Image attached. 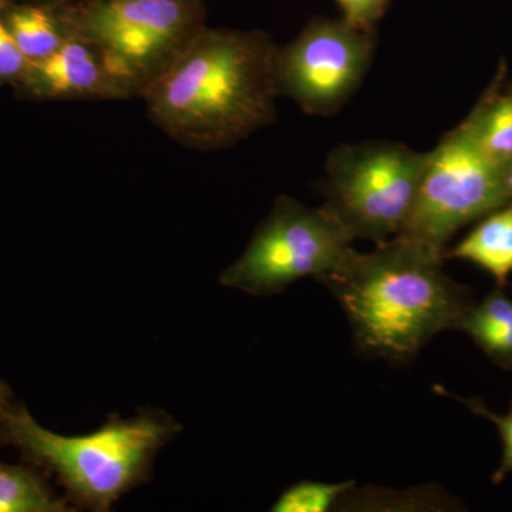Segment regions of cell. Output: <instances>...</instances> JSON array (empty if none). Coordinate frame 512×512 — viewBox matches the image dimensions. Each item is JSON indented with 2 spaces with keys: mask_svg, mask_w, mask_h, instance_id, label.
<instances>
[{
  "mask_svg": "<svg viewBox=\"0 0 512 512\" xmlns=\"http://www.w3.org/2000/svg\"><path fill=\"white\" fill-rule=\"evenodd\" d=\"M16 86L33 99L126 100L97 50L69 36L53 55L30 62Z\"/></svg>",
  "mask_w": 512,
  "mask_h": 512,
  "instance_id": "9",
  "label": "cell"
},
{
  "mask_svg": "<svg viewBox=\"0 0 512 512\" xmlns=\"http://www.w3.org/2000/svg\"><path fill=\"white\" fill-rule=\"evenodd\" d=\"M464 123L495 163L507 165L512 161V93L491 89Z\"/></svg>",
  "mask_w": 512,
  "mask_h": 512,
  "instance_id": "13",
  "label": "cell"
},
{
  "mask_svg": "<svg viewBox=\"0 0 512 512\" xmlns=\"http://www.w3.org/2000/svg\"><path fill=\"white\" fill-rule=\"evenodd\" d=\"M353 239L320 208L279 195L244 254L220 275V284L252 296L281 293L306 276L318 279L346 261Z\"/></svg>",
  "mask_w": 512,
  "mask_h": 512,
  "instance_id": "6",
  "label": "cell"
},
{
  "mask_svg": "<svg viewBox=\"0 0 512 512\" xmlns=\"http://www.w3.org/2000/svg\"><path fill=\"white\" fill-rule=\"evenodd\" d=\"M28 64V59L20 52L5 20L0 16V84L16 86L25 74Z\"/></svg>",
  "mask_w": 512,
  "mask_h": 512,
  "instance_id": "17",
  "label": "cell"
},
{
  "mask_svg": "<svg viewBox=\"0 0 512 512\" xmlns=\"http://www.w3.org/2000/svg\"><path fill=\"white\" fill-rule=\"evenodd\" d=\"M343 12V20L353 28L375 30L390 0H336Z\"/></svg>",
  "mask_w": 512,
  "mask_h": 512,
  "instance_id": "18",
  "label": "cell"
},
{
  "mask_svg": "<svg viewBox=\"0 0 512 512\" xmlns=\"http://www.w3.org/2000/svg\"><path fill=\"white\" fill-rule=\"evenodd\" d=\"M427 154L393 141L340 144L326 160L322 208L346 234L376 245L402 232Z\"/></svg>",
  "mask_w": 512,
  "mask_h": 512,
  "instance_id": "5",
  "label": "cell"
},
{
  "mask_svg": "<svg viewBox=\"0 0 512 512\" xmlns=\"http://www.w3.org/2000/svg\"><path fill=\"white\" fill-rule=\"evenodd\" d=\"M443 261L437 249L397 235L367 254L353 249L318 281L348 316L357 350L407 363L434 336L457 329L474 303L467 286L448 278Z\"/></svg>",
  "mask_w": 512,
  "mask_h": 512,
  "instance_id": "2",
  "label": "cell"
},
{
  "mask_svg": "<svg viewBox=\"0 0 512 512\" xmlns=\"http://www.w3.org/2000/svg\"><path fill=\"white\" fill-rule=\"evenodd\" d=\"M504 168L484 153L467 124H460L427 154L416 201L400 237L444 254L458 229L510 204Z\"/></svg>",
  "mask_w": 512,
  "mask_h": 512,
  "instance_id": "7",
  "label": "cell"
},
{
  "mask_svg": "<svg viewBox=\"0 0 512 512\" xmlns=\"http://www.w3.org/2000/svg\"><path fill=\"white\" fill-rule=\"evenodd\" d=\"M355 481H301L286 488L272 505L274 512H326L355 490Z\"/></svg>",
  "mask_w": 512,
  "mask_h": 512,
  "instance_id": "15",
  "label": "cell"
},
{
  "mask_svg": "<svg viewBox=\"0 0 512 512\" xmlns=\"http://www.w3.org/2000/svg\"><path fill=\"white\" fill-rule=\"evenodd\" d=\"M72 511L40 474L25 466L0 463V512Z\"/></svg>",
  "mask_w": 512,
  "mask_h": 512,
  "instance_id": "14",
  "label": "cell"
},
{
  "mask_svg": "<svg viewBox=\"0 0 512 512\" xmlns=\"http://www.w3.org/2000/svg\"><path fill=\"white\" fill-rule=\"evenodd\" d=\"M0 427L3 439L56 474L70 501L99 512L147 483L158 451L181 430L168 414L144 409L130 419L111 414L87 436H60L40 426L25 406H10Z\"/></svg>",
  "mask_w": 512,
  "mask_h": 512,
  "instance_id": "3",
  "label": "cell"
},
{
  "mask_svg": "<svg viewBox=\"0 0 512 512\" xmlns=\"http://www.w3.org/2000/svg\"><path fill=\"white\" fill-rule=\"evenodd\" d=\"M2 18L29 63L53 55L69 37L62 16L43 6H16Z\"/></svg>",
  "mask_w": 512,
  "mask_h": 512,
  "instance_id": "12",
  "label": "cell"
},
{
  "mask_svg": "<svg viewBox=\"0 0 512 512\" xmlns=\"http://www.w3.org/2000/svg\"><path fill=\"white\" fill-rule=\"evenodd\" d=\"M278 46L266 33L204 28L141 99L190 150H227L276 119Z\"/></svg>",
  "mask_w": 512,
  "mask_h": 512,
  "instance_id": "1",
  "label": "cell"
},
{
  "mask_svg": "<svg viewBox=\"0 0 512 512\" xmlns=\"http://www.w3.org/2000/svg\"><path fill=\"white\" fill-rule=\"evenodd\" d=\"M10 409V392L5 383L0 382V419Z\"/></svg>",
  "mask_w": 512,
  "mask_h": 512,
  "instance_id": "19",
  "label": "cell"
},
{
  "mask_svg": "<svg viewBox=\"0 0 512 512\" xmlns=\"http://www.w3.org/2000/svg\"><path fill=\"white\" fill-rule=\"evenodd\" d=\"M99 53L127 99L141 97L205 28L191 0H93L62 16Z\"/></svg>",
  "mask_w": 512,
  "mask_h": 512,
  "instance_id": "4",
  "label": "cell"
},
{
  "mask_svg": "<svg viewBox=\"0 0 512 512\" xmlns=\"http://www.w3.org/2000/svg\"><path fill=\"white\" fill-rule=\"evenodd\" d=\"M375 53V30L353 28L345 20L318 19L275 60L279 96L312 116L338 113L365 79Z\"/></svg>",
  "mask_w": 512,
  "mask_h": 512,
  "instance_id": "8",
  "label": "cell"
},
{
  "mask_svg": "<svg viewBox=\"0 0 512 512\" xmlns=\"http://www.w3.org/2000/svg\"><path fill=\"white\" fill-rule=\"evenodd\" d=\"M437 393L444 394V396L451 397V399L458 400L466 404L468 409L477 416L485 417V419L493 421L497 426L498 433H500L501 440H503V458H501L500 467L497 468L493 476V483H503L504 478L512 473V403L510 410L504 416L490 412L485 407V404L480 399H464V397L456 396V394L448 393L446 389L440 386H434Z\"/></svg>",
  "mask_w": 512,
  "mask_h": 512,
  "instance_id": "16",
  "label": "cell"
},
{
  "mask_svg": "<svg viewBox=\"0 0 512 512\" xmlns=\"http://www.w3.org/2000/svg\"><path fill=\"white\" fill-rule=\"evenodd\" d=\"M444 258L473 262L505 288L512 272V201L491 212L457 247L444 251Z\"/></svg>",
  "mask_w": 512,
  "mask_h": 512,
  "instance_id": "10",
  "label": "cell"
},
{
  "mask_svg": "<svg viewBox=\"0 0 512 512\" xmlns=\"http://www.w3.org/2000/svg\"><path fill=\"white\" fill-rule=\"evenodd\" d=\"M504 180L505 187H507L508 194H510L512 200V161L505 165L504 168Z\"/></svg>",
  "mask_w": 512,
  "mask_h": 512,
  "instance_id": "20",
  "label": "cell"
},
{
  "mask_svg": "<svg viewBox=\"0 0 512 512\" xmlns=\"http://www.w3.org/2000/svg\"><path fill=\"white\" fill-rule=\"evenodd\" d=\"M458 330L466 332L485 355L505 370H512V299L504 288L495 289L464 313Z\"/></svg>",
  "mask_w": 512,
  "mask_h": 512,
  "instance_id": "11",
  "label": "cell"
}]
</instances>
